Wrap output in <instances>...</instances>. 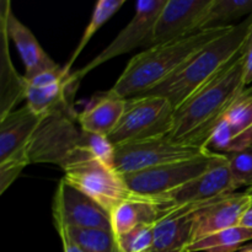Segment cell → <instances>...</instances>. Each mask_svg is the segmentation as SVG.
Here are the masks:
<instances>
[{
  "label": "cell",
  "mask_w": 252,
  "mask_h": 252,
  "mask_svg": "<svg viewBox=\"0 0 252 252\" xmlns=\"http://www.w3.org/2000/svg\"><path fill=\"white\" fill-rule=\"evenodd\" d=\"M248 191H249V192H250V193H251V196H252V189H248Z\"/></svg>",
  "instance_id": "cell-32"
},
{
  "label": "cell",
  "mask_w": 252,
  "mask_h": 252,
  "mask_svg": "<svg viewBox=\"0 0 252 252\" xmlns=\"http://www.w3.org/2000/svg\"><path fill=\"white\" fill-rule=\"evenodd\" d=\"M111 225L116 236L133 230L140 224H155L159 212L154 202H123L110 212Z\"/></svg>",
  "instance_id": "cell-19"
},
{
  "label": "cell",
  "mask_w": 252,
  "mask_h": 252,
  "mask_svg": "<svg viewBox=\"0 0 252 252\" xmlns=\"http://www.w3.org/2000/svg\"><path fill=\"white\" fill-rule=\"evenodd\" d=\"M224 155L206 152L192 159L122 175L127 186L139 196L155 198L208 171Z\"/></svg>",
  "instance_id": "cell-7"
},
{
  "label": "cell",
  "mask_w": 252,
  "mask_h": 252,
  "mask_svg": "<svg viewBox=\"0 0 252 252\" xmlns=\"http://www.w3.org/2000/svg\"><path fill=\"white\" fill-rule=\"evenodd\" d=\"M63 170L66 184L91 197L108 213L123 202L155 201L134 193L122 175L94 160L79 148Z\"/></svg>",
  "instance_id": "cell-4"
},
{
  "label": "cell",
  "mask_w": 252,
  "mask_h": 252,
  "mask_svg": "<svg viewBox=\"0 0 252 252\" xmlns=\"http://www.w3.org/2000/svg\"><path fill=\"white\" fill-rule=\"evenodd\" d=\"M252 240V229L233 226L193 241L187 252H238L244 244Z\"/></svg>",
  "instance_id": "cell-21"
},
{
  "label": "cell",
  "mask_w": 252,
  "mask_h": 252,
  "mask_svg": "<svg viewBox=\"0 0 252 252\" xmlns=\"http://www.w3.org/2000/svg\"><path fill=\"white\" fill-rule=\"evenodd\" d=\"M239 225L252 229V207L250 209H249L248 212H246L245 214H244V217L241 218L240 224H239Z\"/></svg>",
  "instance_id": "cell-30"
},
{
  "label": "cell",
  "mask_w": 252,
  "mask_h": 252,
  "mask_svg": "<svg viewBox=\"0 0 252 252\" xmlns=\"http://www.w3.org/2000/svg\"></svg>",
  "instance_id": "cell-33"
},
{
  "label": "cell",
  "mask_w": 252,
  "mask_h": 252,
  "mask_svg": "<svg viewBox=\"0 0 252 252\" xmlns=\"http://www.w3.org/2000/svg\"><path fill=\"white\" fill-rule=\"evenodd\" d=\"M238 252H252V244L251 245H248V246H244L243 249H240Z\"/></svg>",
  "instance_id": "cell-31"
},
{
  "label": "cell",
  "mask_w": 252,
  "mask_h": 252,
  "mask_svg": "<svg viewBox=\"0 0 252 252\" xmlns=\"http://www.w3.org/2000/svg\"><path fill=\"white\" fill-rule=\"evenodd\" d=\"M231 27L203 30L185 38L140 52L130 59L115 85L108 91L122 98L149 93L176 73L197 52L230 31Z\"/></svg>",
  "instance_id": "cell-2"
},
{
  "label": "cell",
  "mask_w": 252,
  "mask_h": 252,
  "mask_svg": "<svg viewBox=\"0 0 252 252\" xmlns=\"http://www.w3.org/2000/svg\"><path fill=\"white\" fill-rule=\"evenodd\" d=\"M252 15V0H211L198 31L234 26V21Z\"/></svg>",
  "instance_id": "cell-20"
},
{
  "label": "cell",
  "mask_w": 252,
  "mask_h": 252,
  "mask_svg": "<svg viewBox=\"0 0 252 252\" xmlns=\"http://www.w3.org/2000/svg\"><path fill=\"white\" fill-rule=\"evenodd\" d=\"M244 81L245 85L252 83V30L245 44V56H244Z\"/></svg>",
  "instance_id": "cell-28"
},
{
  "label": "cell",
  "mask_w": 252,
  "mask_h": 252,
  "mask_svg": "<svg viewBox=\"0 0 252 252\" xmlns=\"http://www.w3.org/2000/svg\"><path fill=\"white\" fill-rule=\"evenodd\" d=\"M224 118L240 132L252 135V86L236 98Z\"/></svg>",
  "instance_id": "cell-26"
},
{
  "label": "cell",
  "mask_w": 252,
  "mask_h": 252,
  "mask_svg": "<svg viewBox=\"0 0 252 252\" xmlns=\"http://www.w3.org/2000/svg\"><path fill=\"white\" fill-rule=\"evenodd\" d=\"M78 115L51 113L47 115L30 142L26 157L30 164L51 162L64 167L79 148L80 128Z\"/></svg>",
  "instance_id": "cell-8"
},
{
  "label": "cell",
  "mask_w": 252,
  "mask_h": 252,
  "mask_svg": "<svg viewBox=\"0 0 252 252\" xmlns=\"http://www.w3.org/2000/svg\"><path fill=\"white\" fill-rule=\"evenodd\" d=\"M251 30L252 15L207 44L164 83L143 95L166 98L176 110L189 96L218 75L240 53L248 42Z\"/></svg>",
  "instance_id": "cell-3"
},
{
  "label": "cell",
  "mask_w": 252,
  "mask_h": 252,
  "mask_svg": "<svg viewBox=\"0 0 252 252\" xmlns=\"http://www.w3.org/2000/svg\"><path fill=\"white\" fill-rule=\"evenodd\" d=\"M204 148L172 139L170 135L116 147L115 167L120 175L162 166L204 154Z\"/></svg>",
  "instance_id": "cell-9"
},
{
  "label": "cell",
  "mask_w": 252,
  "mask_h": 252,
  "mask_svg": "<svg viewBox=\"0 0 252 252\" xmlns=\"http://www.w3.org/2000/svg\"><path fill=\"white\" fill-rule=\"evenodd\" d=\"M225 158L236 189L243 186L252 189V145L225 154Z\"/></svg>",
  "instance_id": "cell-25"
},
{
  "label": "cell",
  "mask_w": 252,
  "mask_h": 252,
  "mask_svg": "<svg viewBox=\"0 0 252 252\" xmlns=\"http://www.w3.org/2000/svg\"><path fill=\"white\" fill-rule=\"evenodd\" d=\"M0 21L4 22L9 38L14 42L21 56L25 65L24 76L27 80L37 74L61 66L46 53L31 30L15 16L9 0H2L0 2Z\"/></svg>",
  "instance_id": "cell-15"
},
{
  "label": "cell",
  "mask_w": 252,
  "mask_h": 252,
  "mask_svg": "<svg viewBox=\"0 0 252 252\" xmlns=\"http://www.w3.org/2000/svg\"><path fill=\"white\" fill-rule=\"evenodd\" d=\"M46 116L26 105L0 118V180L5 186H11L29 165L30 142Z\"/></svg>",
  "instance_id": "cell-6"
},
{
  "label": "cell",
  "mask_w": 252,
  "mask_h": 252,
  "mask_svg": "<svg viewBox=\"0 0 252 252\" xmlns=\"http://www.w3.org/2000/svg\"><path fill=\"white\" fill-rule=\"evenodd\" d=\"M175 107L160 96L140 95L127 98L117 127L108 135L118 145L169 135L174 126Z\"/></svg>",
  "instance_id": "cell-5"
},
{
  "label": "cell",
  "mask_w": 252,
  "mask_h": 252,
  "mask_svg": "<svg viewBox=\"0 0 252 252\" xmlns=\"http://www.w3.org/2000/svg\"><path fill=\"white\" fill-rule=\"evenodd\" d=\"M66 230L85 252H121L113 231L76 228H66Z\"/></svg>",
  "instance_id": "cell-23"
},
{
  "label": "cell",
  "mask_w": 252,
  "mask_h": 252,
  "mask_svg": "<svg viewBox=\"0 0 252 252\" xmlns=\"http://www.w3.org/2000/svg\"><path fill=\"white\" fill-rule=\"evenodd\" d=\"M206 203L165 213L154 224V241L148 252H187L193 241V212Z\"/></svg>",
  "instance_id": "cell-16"
},
{
  "label": "cell",
  "mask_w": 252,
  "mask_h": 252,
  "mask_svg": "<svg viewBox=\"0 0 252 252\" xmlns=\"http://www.w3.org/2000/svg\"><path fill=\"white\" fill-rule=\"evenodd\" d=\"M125 5V0H100V1L96 2L95 9H94L93 16H91L90 22H89L88 26L85 27V31H84L83 36H81L80 41H79L78 46H76L75 51L73 52L71 57L69 58L68 63L64 65V69L66 71L70 73V69L73 66V64L75 63L76 59L79 58V56L81 54V52L84 51L86 46H88L89 42L91 41L94 36H95L96 32L121 9V7Z\"/></svg>",
  "instance_id": "cell-22"
},
{
  "label": "cell",
  "mask_w": 252,
  "mask_h": 252,
  "mask_svg": "<svg viewBox=\"0 0 252 252\" xmlns=\"http://www.w3.org/2000/svg\"><path fill=\"white\" fill-rule=\"evenodd\" d=\"M57 231H58V235L61 238L62 244H63V250L64 252H85L83 249L79 246V244L69 235L68 230L64 226H59V228H56Z\"/></svg>",
  "instance_id": "cell-29"
},
{
  "label": "cell",
  "mask_w": 252,
  "mask_h": 252,
  "mask_svg": "<svg viewBox=\"0 0 252 252\" xmlns=\"http://www.w3.org/2000/svg\"><path fill=\"white\" fill-rule=\"evenodd\" d=\"M79 149L85 152L89 157L101 162L108 169L116 170V145L111 142L107 135L81 130L79 138Z\"/></svg>",
  "instance_id": "cell-24"
},
{
  "label": "cell",
  "mask_w": 252,
  "mask_h": 252,
  "mask_svg": "<svg viewBox=\"0 0 252 252\" xmlns=\"http://www.w3.org/2000/svg\"><path fill=\"white\" fill-rule=\"evenodd\" d=\"M0 118L16 110L22 100H26L27 79L17 73L9 54V34L4 22L0 21Z\"/></svg>",
  "instance_id": "cell-18"
},
{
  "label": "cell",
  "mask_w": 252,
  "mask_h": 252,
  "mask_svg": "<svg viewBox=\"0 0 252 252\" xmlns=\"http://www.w3.org/2000/svg\"><path fill=\"white\" fill-rule=\"evenodd\" d=\"M244 56L245 47L218 75L175 110L169 134L172 139L206 149L213 130L246 89Z\"/></svg>",
  "instance_id": "cell-1"
},
{
  "label": "cell",
  "mask_w": 252,
  "mask_h": 252,
  "mask_svg": "<svg viewBox=\"0 0 252 252\" xmlns=\"http://www.w3.org/2000/svg\"><path fill=\"white\" fill-rule=\"evenodd\" d=\"M116 238L121 252H148L154 241V224H140Z\"/></svg>",
  "instance_id": "cell-27"
},
{
  "label": "cell",
  "mask_w": 252,
  "mask_h": 252,
  "mask_svg": "<svg viewBox=\"0 0 252 252\" xmlns=\"http://www.w3.org/2000/svg\"><path fill=\"white\" fill-rule=\"evenodd\" d=\"M236 186L231 179L225 155L201 176L177 187L174 191L155 197V206L161 217L172 209L197 206L218 197L234 193ZM158 220V221H159Z\"/></svg>",
  "instance_id": "cell-11"
},
{
  "label": "cell",
  "mask_w": 252,
  "mask_h": 252,
  "mask_svg": "<svg viewBox=\"0 0 252 252\" xmlns=\"http://www.w3.org/2000/svg\"><path fill=\"white\" fill-rule=\"evenodd\" d=\"M211 0H166L160 12L148 48L193 34Z\"/></svg>",
  "instance_id": "cell-13"
},
{
  "label": "cell",
  "mask_w": 252,
  "mask_h": 252,
  "mask_svg": "<svg viewBox=\"0 0 252 252\" xmlns=\"http://www.w3.org/2000/svg\"><path fill=\"white\" fill-rule=\"evenodd\" d=\"M52 213L56 228L100 229L111 230V217L91 197L86 196L75 187L59 181L52 203Z\"/></svg>",
  "instance_id": "cell-12"
},
{
  "label": "cell",
  "mask_w": 252,
  "mask_h": 252,
  "mask_svg": "<svg viewBox=\"0 0 252 252\" xmlns=\"http://www.w3.org/2000/svg\"><path fill=\"white\" fill-rule=\"evenodd\" d=\"M127 98L118 97L110 91L93 97L90 105L78 113V125L84 132L110 135L117 127L126 108Z\"/></svg>",
  "instance_id": "cell-17"
},
{
  "label": "cell",
  "mask_w": 252,
  "mask_h": 252,
  "mask_svg": "<svg viewBox=\"0 0 252 252\" xmlns=\"http://www.w3.org/2000/svg\"><path fill=\"white\" fill-rule=\"evenodd\" d=\"M165 4L166 0H139L135 2L134 16L128 22L127 26L90 63L71 73V79L74 83L79 85L81 79H84L86 74L116 57L132 52L138 47L148 49L155 22L161 10L164 9Z\"/></svg>",
  "instance_id": "cell-10"
},
{
  "label": "cell",
  "mask_w": 252,
  "mask_h": 252,
  "mask_svg": "<svg viewBox=\"0 0 252 252\" xmlns=\"http://www.w3.org/2000/svg\"><path fill=\"white\" fill-rule=\"evenodd\" d=\"M251 207L252 196L249 191L234 192L207 202L193 212V241L224 229L238 226L244 214Z\"/></svg>",
  "instance_id": "cell-14"
}]
</instances>
